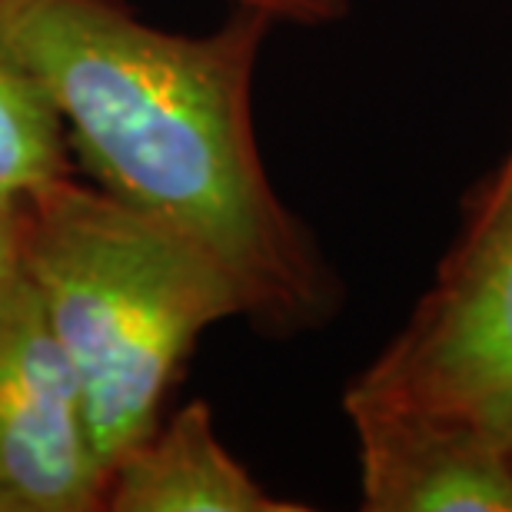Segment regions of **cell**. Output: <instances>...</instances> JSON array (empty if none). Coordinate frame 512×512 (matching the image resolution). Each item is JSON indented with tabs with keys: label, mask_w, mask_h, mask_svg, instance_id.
<instances>
[{
	"label": "cell",
	"mask_w": 512,
	"mask_h": 512,
	"mask_svg": "<svg viewBox=\"0 0 512 512\" xmlns=\"http://www.w3.org/2000/svg\"><path fill=\"white\" fill-rule=\"evenodd\" d=\"M270 24L237 7L213 34L180 37L110 0H0V37L47 84L100 190L213 256L256 323L303 330L333 310L336 283L256 147Z\"/></svg>",
	"instance_id": "6da1fadb"
},
{
	"label": "cell",
	"mask_w": 512,
	"mask_h": 512,
	"mask_svg": "<svg viewBox=\"0 0 512 512\" xmlns=\"http://www.w3.org/2000/svg\"><path fill=\"white\" fill-rule=\"evenodd\" d=\"M24 273L77 376L107 476L157 426L200 333L247 316L237 283L197 243L70 177L24 200Z\"/></svg>",
	"instance_id": "7a4b0ae2"
},
{
	"label": "cell",
	"mask_w": 512,
	"mask_h": 512,
	"mask_svg": "<svg viewBox=\"0 0 512 512\" xmlns=\"http://www.w3.org/2000/svg\"><path fill=\"white\" fill-rule=\"evenodd\" d=\"M343 406L416 409L512 449V200L466 217L436 283Z\"/></svg>",
	"instance_id": "3957f363"
},
{
	"label": "cell",
	"mask_w": 512,
	"mask_h": 512,
	"mask_svg": "<svg viewBox=\"0 0 512 512\" xmlns=\"http://www.w3.org/2000/svg\"><path fill=\"white\" fill-rule=\"evenodd\" d=\"M84 396L24 266L0 293V512L104 509Z\"/></svg>",
	"instance_id": "277c9868"
},
{
	"label": "cell",
	"mask_w": 512,
	"mask_h": 512,
	"mask_svg": "<svg viewBox=\"0 0 512 512\" xmlns=\"http://www.w3.org/2000/svg\"><path fill=\"white\" fill-rule=\"evenodd\" d=\"M360 443L363 509L512 512V449L473 426L393 406H343Z\"/></svg>",
	"instance_id": "5b68a950"
},
{
	"label": "cell",
	"mask_w": 512,
	"mask_h": 512,
	"mask_svg": "<svg viewBox=\"0 0 512 512\" xmlns=\"http://www.w3.org/2000/svg\"><path fill=\"white\" fill-rule=\"evenodd\" d=\"M104 509L114 512H303L276 499L240 466L213 429L207 403L183 406L117 459Z\"/></svg>",
	"instance_id": "8992f818"
},
{
	"label": "cell",
	"mask_w": 512,
	"mask_h": 512,
	"mask_svg": "<svg viewBox=\"0 0 512 512\" xmlns=\"http://www.w3.org/2000/svg\"><path fill=\"white\" fill-rule=\"evenodd\" d=\"M64 177V117L37 70L0 37V197L27 200Z\"/></svg>",
	"instance_id": "52a82bcc"
},
{
	"label": "cell",
	"mask_w": 512,
	"mask_h": 512,
	"mask_svg": "<svg viewBox=\"0 0 512 512\" xmlns=\"http://www.w3.org/2000/svg\"><path fill=\"white\" fill-rule=\"evenodd\" d=\"M237 7L263 10L273 20H290V24H330L343 17L350 0H233Z\"/></svg>",
	"instance_id": "ba28073f"
},
{
	"label": "cell",
	"mask_w": 512,
	"mask_h": 512,
	"mask_svg": "<svg viewBox=\"0 0 512 512\" xmlns=\"http://www.w3.org/2000/svg\"><path fill=\"white\" fill-rule=\"evenodd\" d=\"M24 266V200L0 197V293Z\"/></svg>",
	"instance_id": "9c48e42d"
},
{
	"label": "cell",
	"mask_w": 512,
	"mask_h": 512,
	"mask_svg": "<svg viewBox=\"0 0 512 512\" xmlns=\"http://www.w3.org/2000/svg\"><path fill=\"white\" fill-rule=\"evenodd\" d=\"M509 200H512V150L506 153V160L473 190V197L466 203V217H479V213L503 207Z\"/></svg>",
	"instance_id": "30bf717a"
}]
</instances>
